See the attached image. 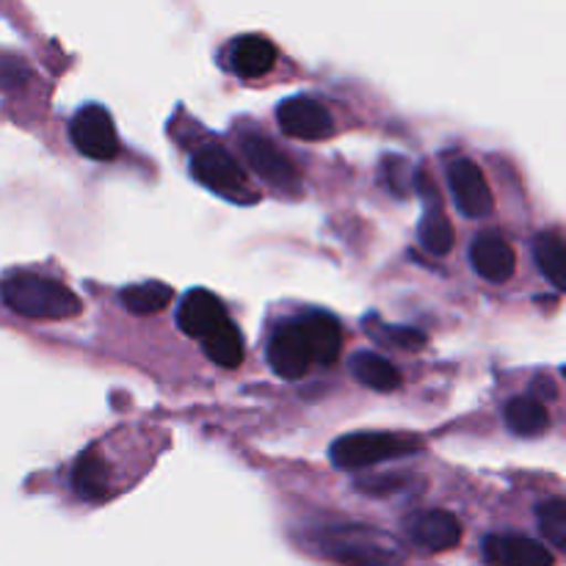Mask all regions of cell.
<instances>
[{
	"instance_id": "cell-9",
	"label": "cell",
	"mask_w": 566,
	"mask_h": 566,
	"mask_svg": "<svg viewBox=\"0 0 566 566\" xmlns=\"http://www.w3.org/2000/svg\"><path fill=\"white\" fill-rule=\"evenodd\" d=\"M269 365L282 379H302L313 365L307 337H304L298 321H287L271 335L269 340Z\"/></svg>"
},
{
	"instance_id": "cell-24",
	"label": "cell",
	"mask_w": 566,
	"mask_h": 566,
	"mask_svg": "<svg viewBox=\"0 0 566 566\" xmlns=\"http://www.w3.org/2000/svg\"><path fill=\"white\" fill-rule=\"evenodd\" d=\"M539 531L556 551L566 547V503L562 497H551L539 506Z\"/></svg>"
},
{
	"instance_id": "cell-13",
	"label": "cell",
	"mask_w": 566,
	"mask_h": 566,
	"mask_svg": "<svg viewBox=\"0 0 566 566\" xmlns=\"http://www.w3.org/2000/svg\"><path fill=\"white\" fill-rule=\"evenodd\" d=\"M407 531L415 545L429 553L451 551V547H457L462 542V523L451 512H440V509L412 514L407 520Z\"/></svg>"
},
{
	"instance_id": "cell-19",
	"label": "cell",
	"mask_w": 566,
	"mask_h": 566,
	"mask_svg": "<svg viewBox=\"0 0 566 566\" xmlns=\"http://www.w3.org/2000/svg\"><path fill=\"white\" fill-rule=\"evenodd\" d=\"M503 418H506L509 431L517 437H539L542 431L551 429V415L545 403L534 398H512L503 409Z\"/></svg>"
},
{
	"instance_id": "cell-11",
	"label": "cell",
	"mask_w": 566,
	"mask_h": 566,
	"mask_svg": "<svg viewBox=\"0 0 566 566\" xmlns=\"http://www.w3.org/2000/svg\"><path fill=\"white\" fill-rule=\"evenodd\" d=\"M227 321V310L219 296H213L205 287H193L182 296L180 307H177V326L182 335L205 340L213 329H219Z\"/></svg>"
},
{
	"instance_id": "cell-14",
	"label": "cell",
	"mask_w": 566,
	"mask_h": 566,
	"mask_svg": "<svg viewBox=\"0 0 566 566\" xmlns=\"http://www.w3.org/2000/svg\"><path fill=\"white\" fill-rule=\"evenodd\" d=\"M304 337H307L310 354H313V363L332 365L343 352V329L337 324L335 315L329 313H307L304 318H298Z\"/></svg>"
},
{
	"instance_id": "cell-2",
	"label": "cell",
	"mask_w": 566,
	"mask_h": 566,
	"mask_svg": "<svg viewBox=\"0 0 566 566\" xmlns=\"http://www.w3.org/2000/svg\"><path fill=\"white\" fill-rule=\"evenodd\" d=\"M321 553L332 562L348 566H398L401 547L374 528H335L321 534Z\"/></svg>"
},
{
	"instance_id": "cell-23",
	"label": "cell",
	"mask_w": 566,
	"mask_h": 566,
	"mask_svg": "<svg viewBox=\"0 0 566 566\" xmlns=\"http://www.w3.org/2000/svg\"><path fill=\"white\" fill-rule=\"evenodd\" d=\"M365 329L374 335V340L385 343V346L398 348V352H418V348L426 346V335L423 332L412 329V326H387L381 324L376 315H370L365 321Z\"/></svg>"
},
{
	"instance_id": "cell-22",
	"label": "cell",
	"mask_w": 566,
	"mask_h": 566,
	"mask_svg": "<svg viewBox=\"0 0 566 566\" xmlns=\"http://www.w3.org/2000/svg\"><path fill=\"white\" fill-rule=\"evenodd\" d=\"M534 258L545 280L556 291H564V243L556 232H542L534 243Z\"/></svg>"
},
{
	"instance_id": "cell-18",
	"label": "cell",
	"mask_w": 566,
	"mask_h": 566,
	"mask_svg": "<svg viewBox=\"0 0 566 566\" xmlns=\"http://www.w3.org/2000/svg\"><path fill=\"white\" fill-rule=\"evenodd\" d=\"M352 374L359 385L370 387L376 392H392L401 387V374L390 359L374 352H359L352 357Z\"/></svg>"
},
{
	"instance_id": "cell-4",
	"label": "cell",
	"mask_w": 566,
	"mask_h": 566,
	"mask_svg": "<svg viewBox=\"0 0 566 566\" xmlns=\"http://www.w3.org/2000/svg\"><path fill=\"white\" fill-rule=\"evenodd\" d=\"M191 171L197 182H202L208 191L219 193V197L230 199V202H252L254 199L238 160L219 144H208V147L197 149L191 158Z\"/></svg>"
},
{
	"instance_id": "cell-1",
	"label": "cell",
	"mask_w": 566,
	"mask_h": 566,
	"mask_svg": "<svg viewBox=\"0 0 566 566\" xmlns=\"http://www.w3.org/2000/svg\"><path fill=\"white\" fill-rule=\"evenodd\" d=\"M0 302L11 313L33 321H61L81 315L83 304L64 282L50 276L17 271L0 282Z\"/></svg>"
},
{
	"instance_id": "cell-16",
	"label": "cell",
	"mask_w": 566,
	"mask_h": 566,
	"mask_svg": "<svg viewBox=\"0 0 566 566\" xmlns=\"http://www.w3.org/2000/svg\"><path fill=\"white\" fill-rule=\"evenodd\" d=\"M423 197H426V213L420 219L418 227V238L423 243L426 252H431L434 258H442L453 249V227L448 221L446 210H442L440 197L437 191H431L429 186H423Z\"/></svg>"
},
{
	"instance_id": "cell-8",
	"label": "cell",
	"mask_w": 566,
	"mask_h": 566,
	"mask_svg": "<svg viewBox=\"0 0 566 566\" xmlns=\"http://www.w3.org/2000/svg\"><path fill=\"white\" fill-rule=\"evenodd\" d=\"M448 186H451L453 202H457L459 213L468 219H486L495 210V199H492V188L486 182L484 171L468 158H457L448 166Z\"/></svg>"
},
{
	"instance_id": "cell-21",
	"label": "cell",
	"mask_w": 566,
	"mask_h": 566,
	"mask_svg": "<svg viewBox=\"0 0 566 566\" xmlns=\"http://www.w3.org/2000/svg\"><path fill=\"white\" fill-rule=\"evenodd\" d=\"M171 296H175V291H171L166 282L149 280V282H136V285L125 287L119 298H122V304H125L127 313L155 315V313H160V310L169 307Z\"/></svg>"
},
{
	"instance_id": "cell-6",
	"label": "cell",
	"mask_w": 566,
	"mask_h": 566,
	"mask_svg": "<svg viewBox=\"0 0 566 566\" xmlns=\"http://www.w3.org/2000/svg\"><path fill=\"white\" fill-rule=\"evenodd\" d=\"M241 153L247 158V164L258 171V177H263L269 186L280 188V191H298V182H302V175H298L296 164L276 147L271 138L260 136V133H247L241 136Z\"/></svg>"
},
{
	"instance_id": "cell-17",
	"label": "cell",
	"mask_w": 566,
	"mask_h": 566,
	"mask_svg": "<svg viewBox=\"0 0 566 566\" xmlns=\"http://www.w3.org/2000/svg\"><path fill=\"white\" fill-rule=\"evenodd\" d=\"M72 486H75L77 495L88 503H97L103 497H108L111 490V470L105 464V459L99 457L97 448H86V451L77 457L75 470H72Z\"/></svg>"
},
{
	"instance_id": "cell-12",
	"label": "cell",
	"mask_w": 566,
	"mask_h": 566,
	"mask_svg": "<svg viewBox=\"0 0 566 566\" xmlns=\"http://www.w3.org/2000/svg\"><path fill=\"white\" fill-rule=\"evenodd\" d=\"M486 562L495 566H553L556 556L545 542L517 534H495L484 542Z\"/></svg>"
},
{
	"instance_id": "cell-20",
	"label": "cell",
	"mask_w": 566,
	"mask_h": 566,
	"mask_svg": "<svg viewBox=\"0 0 566 566\" xmlns=\"http://www.w3.org/2000/svg\"><path fill=\"white\" fill-rule=\"evenodd\" d=\"M199 343H202V352L208 354L219 368H238V365L243 363V337L230 318Z\"/></svg>"
},
{
	"instance_id": "cell-5",
	"label": "cell",
	"mask_w": 566,
	"mask_h": 566,
	"mask_svg": "<svg viewBox=\"0 0 566 566\" xmlns=\"http://www.w3.org/2000/svg\"><path fill=\"white\" fill-rule=\"evenodd\" d=\"M70 138L81 155L92 160H114L119 155L116 125L103 105H86L70 122Z\"/></svg>"
},
{
	"instance_id": "cell-10",
	"label": "cell",
	"mask_w": 566,
	"mask_h": 566,
	"mask_svg": "<svg viewBox=\"0 0 566 566\" xmlns=\"http://www.w3.org/2000/svg\"><path fill=\"white\" fill-rule=\"evenodd\" d=\"M470 263H473L475 274L484 276L486 282L503 285L517 271V254H514V247L501 232H481V235L473 238V247H470Z\"/></svg>"
},
{
	"instance_id": "cell-7",
	"label": "cell",
	"mask_w": 566,
	"mask_h": 566,
	"mask_svg": "<svg viewBox=\"0 0 566 566\" xmlns=\"http://www.w3.org/2000/svg\"><path fill=\"white\" fill-rule=\"evenodd\" d=\"M276 122L280 130L291 138H302V142H318V138L332 136L335 130V119H332L329 108L313 97H287L276 105Z\"/></svg>"
},
{
	"instance_id": "cell-25",
	"label": "cell",
	"mask_w": 566,
	"mask_h": 566,
	"mask_svg": "<svg viewBox=\"0 0 566 566\" xmlns=\"http://www.w3.org/2000/svg\"><path fill=\"white\" fill-rule=\"evenodd\" d=\"M28 81V64L14 53L0 50V92L22 86Z\"/></svg>"
},
{
	"instance_id": "cell-3",
	"label": "cell",
	"mask_w": 566,
	"mask_h": 566,
	"mask_svg": "<svg viewBox=\"0 0 566 566\" xmlns=\"http://www.w3.org/2000/svg\"><path fill=\"white\" fill-rule=\"evenodd\" d=\"M420 442L409 434H390V431H357L335 440L329 457L340 470H368L379 462H392L415 453Z\"/></svg>"
},
{
	"instance_id": "cell-15",
	"label": "cell",
	"mask_w": 566,
	"mask_h": 566,
	"mask_svg": "<svg viewBox=\"0 0 566 566\" xmlns=\"http://www.w3.org/2000/svg\"><path fill=\"white\" fill-rule=\"evenodd\" d=\"M276 64V48L271 39L258 36V33H247L238 36L230 48V66L235 75L241 77H260L271 72Z\"/></svg>"
}]
</instances>
